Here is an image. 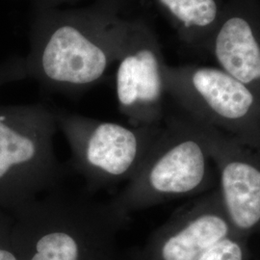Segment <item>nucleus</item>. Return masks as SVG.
<instances>
[{
    "instance_id": "1",
    "label": "nucleus",
    "mask_w": 260,
    "mask_h": 260,
    "mask_svg": "<svg viewBox=\"0 0 260 260\" xmlns=\"http://www.w3.org/2000/svg\"><path fill=\"white\" fill-rule=\"evenodd\" d=\"M122 7L123 0H98L79 9L36 7L28 78L69 94L100 83L120 57L129 20Z\"/></svg>"
},
{
    "instance_id": "2",
    "label": "nucleus",
    "mask_w": 260,
    "mask_h": 260,
    "mask_svg": "<svg viewBox=\"0 0 260 260\" xmlns=\"http://www.w3.org/2000/svg\"><path fill=\"white\" fill-rule=\"evenodd\" d=\"M92 195L63 187L10 213L20 260H114L116 234L129 217Z\"/></svg>"
},
{
    "instance_id": "3",
    "label": "nucleus",
    "mask_w": 260,
    "mask_h": 260,
    "mask_svg": "<svg viewBox=\"0 0 260 260\" xmlns=\"http://www.w3.org/2000/svg\"><path fill=\"white\" fill-rule=\"evenodd\" d=\"M213 161L200 122L177 109L166 111L163 129L139 173L112 198L127 217L134 212L212 190Z\"/></svg>"
},
{
    "instance_id": "4",
    "label": "nucleus",
    "mask_w": 260,
    "mask_h": 260,
    "mask_svg": "<svg viewBox=\"0 0 260 260\" xmlns=\"http://www.w3.org/2000/svg\"><path fill=\"white\" fill-rule=\"evenodd\" d=\"M54 107L0 104V208L14 213L64 187L67 170L54 149Z\"/></svg>"
},
{
    "instance_id": "5",
    "label": "nucleus",
    "mask_w": 260,
    "mask_h": 260,
    "mask_svg": "<svg viewBox=\"0 0 260 260\" xmlns=\"http://www.w3.org/2000/svg\"><path fill=\"white\" fill-rule=\"evenodd\" d=\"M56 122L69 143L70 166L92 194L127 183L139 173L161 132L160 125L102 121L54 107Z\"/></svg>"
},
{
    "instance_id": "6",
    "label": "nucleus",
    "mask_w": 260,
    "mask_h": 260,
    "mask_svg": "<svg viewBox=\"0 0 260 260\" xmlns=\"http://www.w3.org/2000/svg\"><path fill=\"white\" fill-rule=\"evenodd\" d=\"M167 96L177 109L240 140L260 153V96L218 67L164 68Z\"/></svg>"
},
{
    "instance_id": "7",
    "label": "nucleus",
    "mask_w": 260,
    "mask_h": 260,
    "mask_svg": "<svg viewBox=\"0 0 260 260\" xmlns=\"http://www.w3.org/2000/svg\"><path fill=\"white\" fill-rule=\"evenodd\" d=\"M166 62L153 29L129 19L116 71L119 111L131 125H160L166 115Z\"/></svg>"
},
{
    "instance_id": "8",
    "label": "nucleus",
    "mask_w": 260,
    "mask_h": 260,
    "mask_svg": "<svg viewBox=\"0 0 260 260\" xmlns=\"http://www.w3.org/2000/svg\"><path fill=\"white\" fill-rule=\"evenodd\" d=\"M198 121L217 170L218 189L234 231L238 235L253 233L260 229L259 152Z\"/></svg>"
},
{
    "instance_id": "9",
    "label": "nucleus",
    "mask_w": 260,
    "mask_h": 260,
    "mask_svg": "<svg viewBox=\"0 0 260 260\" xmlns=\"http://www.w3.org/2000/svg\"><path fill=\"white\" fill-rule=\"evenodd\" d=\"M238 235L218 188L177 208L155 233L149 260H196L218 242Z\"/></svg>"
},
{
    "instance_id": "10",
    "label": "nucleus",
    "mask_w": 260,
    "mask_h": 260,
    "mask_svg": "<svg viewBox=\"0 0 260 260\" xmlns=\"http://www.w3.org/2000/svg\"><path fill=\"white\" fill-rule=\"evenodd\" d=\"M205 50L218 68L260 96L259 0H230Z\"/></svg>"
},
{
    "instance_id": "11",
    "label": "nucleus",
    "mask_w": 260,
    "mask_h": 260,
    "mask_svg": "<svg viewBox=\"0 0 260 260\" xmlns=\"http://www.w3.org/2000/svg\"><path fill=\"white\" fill-rule=\"evenodd\" d=\"M188 47L205 50L223 16V0H151Z\"/></svg>"
},
{
    "instance_id": "12",
    "label": "nucleus",
    "mask_w": 260,
    "mask_h": 260,
    "mask_svg": "<svg viewBox=\"0 0 260 260\" xmlns=\"http://www.w3.org/2000/svg\"><path fill=\"white\" fill-rule=\"evenodd\" d=\"M238 236L233 235L218 242L196 260H245V249Z\"/></svg>"
},
{
    "instance_id": "13",
    "label": "nucleus",
    "mask_w": 260,
    "mask_h": 260,
    "mask_svg": "<svg viewBox=\"0 0 260 260\" xmlns=\"http://www.w3.org/2000/svg\"><path fill=\"white\" fill-rule=\"evenodd\" d=\"M28 78L25 57L14 56L0 62V88Z\"/></svg>"
},
{
    "instance_id": "14",
    "label": "nucleus",
    "mask_w": 260,
    "mask_h": 260,
    "mask_svg": "<svg viewBox=\"0 0 260 260\" xmlns=\"http://www.w3.org/2000/svg\"><path fill=\"white\" fill-rule=\"evenodd\" d=\"M36 7H56L57 5L67 3V2H73L75 0H32Z\"/></svg>"
}]
</instances>
